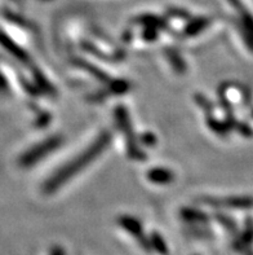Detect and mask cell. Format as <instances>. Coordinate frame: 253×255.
I'll list each match as a JSON object with an SVG mask.
<instances>
[{
	"label": "cell",
	"instance_id": "cell-1",
	"mask_svg": "<svg viewBox=\"0 0 253 255\" xmlns=\"http://www.w3.org/2000/svg\"><path fill=\"white\" fill-rule=\"evenodd\" d=\"M107 144V137L106 136H101L98 140H97L92 146L86 149L83 154H81L79 157L74 159L73 162H70V165L65 166L62 170L57 172L55 178L49 180L48 187L49 189H56L57 187L62 185V183H65L66 180H69L70 178H73L74 175H77V172L82 168L85 167L90 161L96 158L97 155L99 154V152L105 148V145Z\"/></svg>",
	"mask_w": 253,
	"mask_h": 255
},
{
	"label": "cell",
	"instance_id": "cell-3",
	"mask_svg": "<svg viewBox=\"0 0 253 255\" xmlns=\"http://www.w3.org/2000/svg\"><path fill=\"white\" fill-rule=\"evenodd\" d=\"M53 255H64V253H62V250H56Z\"/></svg>",
	"mask_w": 253,
	"mask_h": 255
},
{
	"label": "cell",
	"instance_id": "cell-2",
	"mask_svg": "<svg viewBox=\"0 0 253 255\" xmlns=\"http://www.w3.org/2000/svg\"><path fill=\"white\" fill-rule=\"evenodd\" d=\"M122 224L125 230L129 231V232L133 233V235H137L138 231H140V224H138L135 219H124L122 220Z\"/></svg>",
	"mask_w": 253,
	"mask_h": 255
}]
</instances>
